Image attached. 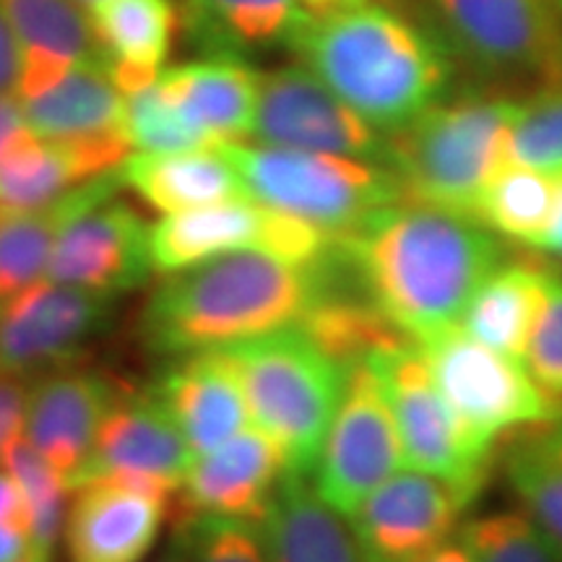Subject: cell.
<instances>
[{
    "label": "cell",
    "mask_w": 562,
    "mask_h": 562,
    "mask_svg": "<svg viewBox=\"0 0 562 562\" xmlns=\"http://www.w3.org/2000/svg\"><path fill=\"white\" fill-rule=\"evenodd\" d=\"M341 248L372 305L414 344L459 326L503 261L476 216L406 199L372 214Z\"/></svg>",
    "instance_id": "obj_1"
},
{
    "label": "cell",
    "mask_w": 562,
    "mask_h": 562,
    "mask_svg": "<svg viewBox=\"0 0 562 562\" xmlns=\"http://www.w3.org/2000/svg\"><path fill=\"white\" fill-rule=\"evenodd\" d=\"M339 256L341 243L323 266L235 250L170 273L146 302L144 344L157 355L182 357L297 326L326 292Z\"/></svg>",
    "instance_id": "obj_2"
},
{
    "label": "cell",
    "mask_w": 562,
    "mask_h": 562,
    "mask_svg": "<svg viewBox=\"0 0 562 562\" xmlns=\"http://www.w3.org/2000/svg\"><path fill=\"white\" fill-rule=\"evenodd\" d=\"M286 45L383 136L425 115L451 83L438 42L385 3L326 16L300 11Z\"/></svg>",
    "instance_id": "obj_3"
},
{
    "label": "cell",
    "mask_w": 562,
    "mask_h": 562,
    "mask_svg": "<svg viewBox=\"0 0 562 562\" xmlns=\"http://www.w3.org/2000/svg\"><path fill=\"white\" fill-rule=\"evenodd\" d=\"M518 100L461 97L432 104L389 136V167L406 201L476 216L492 175L508 159V133Z\"/></svg>",
    "instance_id": "obj_4"
},
{
    "label": "cell",
    "mask_w": 562,
    "mask_h": 562,
    "mask_svg": "<svg viewBox=\"0 0 562 562\" xmlns=\"http://www.w3.org/2000/svg\"><path fill=\"white\" fill-rule=\"evenodd\" d=\"M250 422L279 442L286 467L311 476L339 409L347 368L300 326L235 344Z\"/></svg>",
    "instance_id": "obj_5"
},
{
    "label": "cell",
    "mask_w": 562,
    "mask_h": 562,
    "mask_svg": "<svg viewBox=\"0 0 562 562\" xmlns=\"http://www.w3.org/2000/svg\"><path fill=\"white\" fill-rule=\"evenodd\" d=\"M224 146L250 199L297 216L336 240L360 229L381 209L404 201L402 182L385 161L243 140Z\"/></svg>",
    "instance_id": "obj_6"
},
{
    "label": "cell",
    "mask_w": 562,
    "mask_h": 562,
    "mask_svg": "<svg viewBox=\"0 0 562 562\" xmlns=\"http://www.w3.org/2000/svg\"><path fill=\"white\" fill-rule=\"evenodd\" d=\"M435 383L469 432L492 446L521 425L562 419V402L531 378L521 360L476 341L461 326L417 344Z\"/></svg>",
    "instance_id": "obj_7"
},
{
    "label": "cell",
    "mask_w": 562,
    "mask_h": 562,
    "mask_svg": "<svg viewBox=\"0 0 562 562\" xmlns=\"http://www.w3.org/2000/svg\"><path fill=\"white\" fill-rule=\"evenodd\" d=\"M235 250H263L297 266H323L339 240L250 195L167 214L149 227L154 273L170 277Z\"/></svg>",
    "instance_id": "obj_8"
},
{
    "label": "cell",
    "mask_w": 562,
    "mask_h": 562,
    "mask_svg": "<svg viewBox=\"0 0 562 562\" xmlns=\"http://www.w3.org/2000/svg\"><path fill=\"white\" fill-rule=\"evenodd\" d=\"M368 360L381 375L396 417L406 467L440 476L474 497L480 495L492 446L456 417L417 344L381 349Z\"/></svg>",
    "instance_id": "obj_9"
},
{
    "label": "cell",
    "mask_w": 562,
    "mask_h": 562,
    "mask_svg": "<svg viewBox=\"0 0 562 562\" xmlns=\"http://www.w3.org/2000/svg\"><path fill=\"white\" fill-rule=\"evenodd\" d=\"M404 463L381 375L370 360L349 364L339 409L311 474L315 492L349 518L383 482L402 472Z\"/></svg>",
    "instance_id": "obj_10"
},
{
    "label": "cell",
    "mask_w": 562,
    "mask_h": 562,
    "mask_svg": "<svg viewBox=\"0 0 562 562\" xmlns=\"http://www.w3.org/2000/svg\"><path fill=\"white\" fill-rule=\"evenodd\" d=\"M180 484L140 474H94L70 492L63 529L68 562H146L172 516Z\"/></svg>",
    "instance_id": "obj_11"
},
{
    "label": "cell",
    "mask_w": 562,
    "mask_h": 562,
    "mask_svg": "<svg viewBox=\"0 0 562 562\" xmlns=\"http://www.w3.org/2000/svg\"><path fill=\"white\" fill-rule=\"evenodd\" d=\"M252 136L258 144L284 149L372 161L389 159V136L362 121L305 66L261 74Z\"/></svg>",
    "instance_id": "obj_12"
},
{
    "label": "cell",
    "mask_w": 562,
    "mask_h": 562,
    "mask_svg": "<svg viewBox=\"0 0 562 562\" xmlns=\"http://www.w3.org/2000/svg\"><path fill=\"white\" fill-rule=\"evenodd\" d=\"M474 501L440 476L406 469L372 492L349 521L368 562H425L451 542Z\"/></svg>",
    "instance_id": "obj_13"
},
{
    "label": "cell",
    "mask_w": 562,
    "mask_h": 562,
    "mask_svg": "<svg viewBox=\"0 0 562 562\" xmlns=\"http://www.w3.org/2000/svg\"><path fill=\"white\" fill-rule=\"evenodd\" d=\"M112 294L42 279L0 307V372L32 378L68 368L108 326Z\"/></svg>",
    "instance_id": "obj_14"
},
{
    "label": "cell",
    "mask_w": 562,
    "mask_h": 562,
    "mask_svg": "<svg viewBox=\"0 0 562 562\" xmlns=\"http://www.w3.org/2000/svg\"><path fill=\"white\" fill-rule=\"evenodd\" d=\"M459 50L503 76L562 79V30L550 0H435Z\"/></svg>",
    "instance_id": "obj_15"
},
{
    "label": "cell",
    "mask_w": 562,
    "mask_h": 562,
    "mask_svg": "<svg viewBox=\"0 0 562 562\" xmlns=\"http://www.w3.org/2000/svg\"><path fill=\"white\" fill-rule=\"evenodd\" d=\"M151 273L149 224L115 193L70 216L47 266L50 281L112 297L136 290Z\"/></svg>",
    "instance_id": "obj_16"
},
{
    "label": "cell",
    "mask_w": 562,
    "mask_h": 562,
    "mask_svg": "<svg viewBox=\"0 0 562 562\" xmlns=\"http://www.w3.org/2000/svg\"><path fill=\"white\" fill-rule=\"evenodd\" d=\"M117 385L97 372L60 368L34 378L26 393L24 438L74 492L89 472L97 432Z\"/></svg>",
    "instance_id": "obj_17"
},
{
    "label": "cell",
    "mask_w": 562,
    "mask_h": 562,
    "mask_svg": "<svg viewBox=\"0 0 562 562\" xmlns=\"http://www.w3.org/2000/svg\"><path fill=\"white\" fill-rule=\"evenodd\" d=\"M290 467L279 442L256 425L195 456L172 518L214 516L263 524Z\"/></svg>",
    "instance_id": "obj_18"
},
{
    "label": "cell",
    "mask_w": 562,
    "mask_h": 562,
    "mask_svg": "<svg viewBox=\"0 0 562 562\" xmlns=\"http://www.w3.org/2000/svg\"><path fill=\"white\" fill-rule=\"evenodd\" d=\"M151 393L178 422L195 456L220 448L250 422L240 370L227 349L175 357Z\"/></svg>",
    "instance_id": "obj_19"
},
{
    "label": "cell",
    "mask_w": 562,
    "mask_h": 562,
    "mask_svg": "<svg viewBox=\"0 0 562 562\" xmlns=\"http://www.w3.org/2000/svg\"><path fill=\"white\" fill-rule=\"evenodd\" d=\"M193 461L191 442L151 389H117L97 432L94 453L83 480L117 472L154 476L182 487Z\"/></svg>",
    "instance_id": "obj_20"
},
{
    "label": "cell",
    "mask_w": 562,
    "mask_h": 562,
    "mask_svg": "<svg viewBox=\"0 0 562 562\" xmlns=\"http://www.w3.org/2000/svg\"><path fill=\"white\" fill-rule=\"evenodd\" d=\"M159 87L195 128L220 144L252 136L261 74L235 53L161 70Z\"/></svg>",
    "instance_id": "obj_21"
},
{
    "label": "cell",
    "mask_w": 562,
    "mask_h": 562,
    "mask_svg": "<svg viewBox=\"0 0 562 562\" xmlns=\"http://www.w3.org/2000/svg\"><path fill=\"white\" fill-rule=\"evenodd\" d=\"M21 42L16 97L32 100L60 81L76 63L100 58L102 47L87 5L76 0H0Z\"/></svg>",
    "instance_id": "obj_22"
},
{
    "label": "cell",
    "mask_w": 562,
    "mask_h": 562,
    "mask_svg": "<svg viewBox=\"0 0 562 562\" xmlns=\"http://www.w3.org/2000/svg\"><path fill=\"white\" fill-rule=\"evenodd\" d=\"M117 172L125 188L161 214H180L248 195L224 144L167 154L138 151L131 154Z\"/></svg>",
    "instance_id": "obj_23"
},
{
    "label": "cell",
    "mask_w": 562,
    "mask_h": 562,
    "mask_svg": "<svg viewBox=\"0 0 562 562\" xmlns=\"http://www.w3.org/2000/svg\"><path fill=\"white\" fill-rule=\"evenodd\" d=\"M87 11L115 87L128 97L157 83L178 26L172 0H97Z\"/></svg>",
    "instance_id": "obj_24"
},
{
    "label": "cell",
    "mask_w": 562,
    "mask_h": 562,
    "mask_svg": "<svg viewBox=\"0 0 562 562\" xmlns=\"http://www.w3.org/2000/svg\"><path fill=\"white\" fill-rule=\"evenodd\" d=\"M261 526L273 562H368L347 516L305 474L286 472Z\"/></svg>",
    "instance_id": "obj_25"
},
{
    "label": "cell",
    "mask_w": 562,
    "mask_h": 562,
    "mask_svg": "<svg viewBox=\"0 0 562 562\" xmlns=\"http://www.w3.org/2000/svg\"><path fill=\"white\" fill-rule=\"evenodd\" d=\"M121 186V172L115 170L83 182L45 209H0V307L47 279L55 240L70 216L89 203L112 195Z\"/></svg>",
    "instance_id": "obj_26"
},
{
    "label": "cell",
    "mask_w": 562,
    "mask_h": 562,
    "mask_svg": "<svg viewBox=\"0 0 562 562\" xmlns=\"http://www.w3.org/2000/svg\"><path fill=\"white\" fill-rule=\"evenodd\" d=\"M550 269L552 266L531 258H503L474 292L459 326L476 341L524 362L533 323L542 311Z\"/></svg>",
    "instance_id": "obj_27"
},
{
    "label": "cell",
    "mask_w": 562,
    "mask_h": 562,
    "mask_svg": "<svg viewBox=\"0 0 562 562\" xmlns=\"http://www.w3.org/2000/svg\"><path fill=\"white\" fill-rule=\"evenodd\" d=\"M24 117L40 138H89L125 131V94L100 58L76 63L42 94L24 100Z\"/></svg>",
    "instance_id": "obj_28"
},
{
    "label": "cell",
    "mask_w": 562,
    "mask_h": 562,
    "mask_svg": "<svg viewBox=\"0 0 562 562\" xmlns=\"http://www.w3.org/2000/svg\"><path fill=\"white\" fill-rule=\"evenodd\" d=\"M554 214V178L539 167L503 161L476 203V220L505 240L537 250Z\"/></svg>",
    "instance_id": "obj_29"
},
{
    "label": "cell",
    "mask_w": 562,
    "mask_h": 562,
    "mask_svg": "<svg viewBox=\"0 0 562 562\" xmlns=\"http://www.w3.org/2000/svg\"><path fill=\"white\" fill-rule=\"evenodd\" d=\"M297 0H186L195 37L216 53H240L286 42L300 13Z\"/></svg>",
    "instance_id": "obj_30"
},
{
    "label": "cell",
    "mask_w": 562,
    "mask_h": 562,
    "mask_svg": "<svg viewBox=\"0 0 562 562\" xmlns=\"http://www.w3.org/2000/svg\"><path fill=\"white\" fill-rule=\"evenodd\" d=\"M0 467L13 474L21 484L30 508L32 542L42 550H55V542L66 529V516L70 505V490L55 474V469L30 446V440L19 438L5 451Z\"/></svg>",
    "instance_id": "obj_31"
},
{
    "label": "cell",
    "mask_w": 562,
    "mask_h": 562,
    "mask_svg": "<svg viewBox=\"0 0 562 562\" xmlns=\"http://www.w3.org/2000/svg\"><path fill=\"white\" fill-rule=\"evenodd\" d=\"M472 562H562L547 533L521 510H497L472 518L459 529Z\"/></svg>",
    "instance_id": "obj_32"
},
{
    "label": "cell",
    "mask_w": 562,
    "mask_h": 562,
    "mask_svg": "<svg viewBox=\"0 0 562 562\" xmlns=\"http://www.w3.org/2000/svg\"><path fill=\"white\" fill-rule=\"evenodd\" d=\"M125 136L131 149L167 154V151H191L220 146V140L206 136L201 128L188 121L170 102L157 83L125 97Z\"/></svg>",
    "instance_id": "obj_33"
},
{
    "label": "cell",
    "mask_w": 562,
    "mask_h": 562,
    "mask_svg": "<svg viewBox=\"0 0 562 562\" xmlns=\"http://www.w3.org/2000/svg\"><path fill=\"white\" fill-rule=\"evenodd\" d=\"M554 172L562 167V79L518 100L508 133V159Z\"/></svg>",
    "instance_id": "obj_34"
},
{
    "label": "cell",
    "mask_w": 562,
    "mask_h": 562,
    "mask_svg": "<svg viewBox=\"0 0 562 562\" xmlns=\"http://www.w3.org/2000/svg\"><path fill=\"white\" fill-rule=\"evenodd\" d=\"M505 476L521 501V508L547 533L562 558V467L539 451L529 438L510 451Z\"/></svg>",
    "instance_id": "obj_35"
},
{
    "label": "cell",
    "mask_w": 562,
    "mask_h": 562,
    "mask_svg": "<svg viewBox=\"0 0 562 562\" xmlns=\"http://www.w3.org/2000/svg\"><path fill=\"white\" fill-rule=\"evenodd\" d=\"M191 562H273L261 524L237 518L186 516L175 518Z\"/></svg>",
    "instance_id": "obj_36"
},
{
    "label": "cell",
    "mask_w": 562,
    "mask_h": 562,
    "mask_svg": "<svg viewBox=\"0 0 562 562\" xmlns=\"http://www.w3.org/2000/svg\"><path fill=\"white\" fill-rule=\"evenodd\" d=\"M524 364L547 393L562 402V273L550 269L539 318L526 347Z\"/></svg>",
    "instance_id": "obj_37"
},
{
    "label": "cell",
    "mask_w": 562,
    "mask_h": 562,
    "mask_svg": "<svg viewBox=\"0 0 562 562\" xmlns=\"http://www.w3.org/2000/svg\"><path fill=\"white\" fill-rule=\"evenodd\" d=\"M26 393H30V383L24 378L0 372V463L13 442L24 438Z\"/></svg>",
    "instance_id": "obj_38"
},
{
    "label": "cell",
    "mask_w": 562,
    "mask_h": 562,
    "mask_svg": "<svg viewBox=\"0 0 562 562\" xmlns=\"http://www.w3.org/2000/svg\"><path fill=\"white\" fill-rule=\"evenodd\" d=\"M21 66H24V55H21V42L13 30L9 13L0 3V94H16L21 81Z\"/></svg>",
    "instance_id": "obj_39"
},
{
    "label": "cell",
    "mask_w": 562,
    "mask_h": 562,
    "mask_svg": "<svg viewBox=\"0 0 562 562\" xmlns=\"http://www.w3.org/2000/svg\"><path fill=\"white\" fill-rule=\"evenodd\" d=\"M32 133L24 117V104L16 94H0V159L9 154L21 138Z\"/></svg>",
    "instance_id": "obj_40"
},
{
    "label": "cell",
    "mask_w": 562,
    "mask_h": 562,
    "mask_svg": "<svg viewBox=\"0 0 562 562\" xmlns=\"http://www.w3.org/2000/svg\"><path fill=\"white\" fill-rule=\"evenodd\" d=\"M0 524H19L30 529V508L21 484L0 467Z\"/></svg>",
    "instance_id": "obj_41"
},
{
    "label": "cell",
    "mask_w": 562,
    "mask_h": 562,
    "mask_svg": "<svg viewBox=\"0 0 562 562\" xmlns=\"http://www.w3.org/2000/svg\"><path fill=\"white\" fill-rule=\"evenodd\" d=\"M34 547L26 526L0 524V562H19Z\"/></svg>",
    "instance_id": "obj_42"
},
{
    "label": "cell",
    "mask_w": 562,
    "mask_h": 562,
    "mask_svg": "<svg viewBox=\"0 0 562 562\" xmlns=\"http://www.w3.org/2000/svg\"><path fill=\"white\" fill-rule=\"evenodd\" d=\"M552 178H554V214L537 250L552 252V256L562 258V167L552 172Z\"/></svg>",
    "instance_id": "obj_43"
},
{
    "label": "cell",
    "mask_w": 562,
    "mask_h": 562,
    "mask_svg": "<svg viewBox=\"0 0 562 562\" xmlns=\"http://www.w3.org/2000/svg\"><path fill=\"white\" fill-rule=\"evenodd\" d=\"M533 446L539 448L544 456H550V459L562 467V419L552 422V425H547V430H542L539 435H533Z\"/></svg>",
    "instance_id": "obj_44"
},
{
    "label": "cell",
    "mask_w": 562,
    "mask_h": 562,
    "mask_svg": "<svg viewBox=\"0 0 562 562\" xmlns=\"http://www.w3.org/2000/svg\"><path fill=\"white\" fill-rule=\"evenodd\" d=\"M300 9L315 16H326V13H339L349 9H360L368 3H383V0H297Z\"/></svg>",
    "instance_id": "obj_45"
},
{
    "label": "cell",
    "mask_w": 562,
    "mask_h": 562,
    "mask_svg": "<svg viewBox=\"0 0 562 562\" xmlns=\"http://www.w3.org/2000/svg\"><path fill=\"white\" fill-rule=\"evenodd\" d=\"M154 562H191V560H188V550H186V544H182V539L175 533L172 544L167 547V552Z\"/></svg>",
    "instance_id": "obj_46"
},
{
    "label": "cell",
    "mask_w": 562,
    "mask_h": 562,
    "mask_svg": "<svg viewBox=\"0 0 562 562\" xmlns=\"http://www.w3.org/2000/svg\"><path fill=\"white\" fill-rule=\"evenodd\" d=\"M19 562H53V552L50 550H42V547L34 544L32 550L26 552Z\"/></svg>",
    "instance_id": "obj_47"
},
{
    "label": "cell",
    "mask_w": 562,
    "mask_h": 562,
    "mask_svg": "<svg viewBox=\"0 0 562 562\" xmlns=\"http://www.w3.org/2000/svg\"><path fill=\"white\" fill-rule=\"evenodd\" d=\"M76 3H81V5H91V3H97V0H76Z\"/></svg>",
    "instance_id": "obj_48"
},
{
    "label": "cell",
    "mask_w": 562,
    "mask_h": 562,
    "mask_svg": "<svg viewBox=\"0 0 562 562\" xmlns=\"http://www.w3.org/2000/svg\"><path fill=\"white\" fill-rule=\"evenodd\" d=\"M558 5H560V9H562V0H558Z\"/></svg>",
    "instance_id": "obj_49"
}]
</instances>
